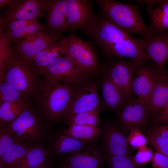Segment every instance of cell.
<instances>
[{
  "mask_svg": "<svg viewBox=\"0 0 168 168\" xmlns=\"http://www.w3.org/2000/svg\"><path fill=\"white\" fill-rule=\"evenodd\" d=\"M2 80L21 93L27 101L32 105L39 95L44 78L28 61L13 50L11 57L0 72V81Z\"/></svg>",
  "mask_w": 168,
  "mask_h": 168,
  "instance_id": "obj_1",
  "label": "cell"
},
{
  "mask_svg": "<svg viewBox=\"0 0 168 168\" xmlns=\"http://www.w3.org/2000/svg\"><path fill=\"white\" fill-rule=\"evenodd\" d=\"M94 1L102 15L126 33L139 35L142 38L153 34L143 19L139 5L112 0Z\"/></svg>",
  "mask_w": 168,
  "mask_h": 168,
  "instance_id": "obj_2",
  "label": "cell"
},
{
  "mask_svg": "<svg viewBox=\"0 0 168 168\" xmlns=\"http://www.w3.org/2000/svg\"><path fill=\"white\" fill-rule=\"evenodd\" d=\"M76 85L53 83L44 79L35 103L38 113L50 122L58 123L70 103Z\"/></svg>",
  "mask_w": 168,
  "mask_h": 168,
  "instance_id": "obj_3",
  "label": "cell"
},
{
  "mask_svg": "<svg viewBox=\"0 0 168 168\" xmlns=\"http://www.w3.org/2000/svg\"><path fill=\"white\" fill-rule=\"evenodd\" d=\"M60 41L65 54L71 59L80 70L92 75L100 71V63L95 47L74 34L62 37Z\"/></svg>",
  "mask_w": 168,
  "mask_h": 168,
  "instance_id": "obj_4",
  "label": "cell"
},
{
  "mask_svg": "<svg viewBox=\"0 0 168 168\" xmlns=\"http://www.w3.org/2000/svg\"><path fill=\"white\" fill-rule=\"evenodd\" d=\"M91 77L76 86L72 100L62 116L65 121L82 112L100 111L101 102L97 84Z\"/></svg>",
  "mask_w": 168,
  "mask_h": 168,
  "instance_id": "obj_5",
  "label": "cell"
},
{
  "mask_svg": "<svg viewBox=\"0 0 168 168\" xmlns=\"http://www.w3.org/2000/svg\"><path fill=\"white\" fill-rule=\"evenodd\" d=\"M85 35L101 52L120 40L132 38L107 19L99 11Z\"/></svg>",
  "mask_w": 168,
  "mask_h": 168,
  "instance_id": "obj_6",
  "label": "cell"
},
{
  "mask_svg": "<svg viewBox=\"0 0 168 168\" xmlns=\"http://www.w3.org/2000/svg\"><path fill=\"white\" fill-rule=\"evenodd\" d=\"M32 106L10 123L0 124L21 142H36L44 134V127L40 118Z\"/></svg>",
  "mask_w": 168,
  "mask_h": 168,
  "instance_id": "obj_7",
  "label": "cell"
},
{
  "mask_svg": "<svg viewBox=\"0 0 168 168\" xmlns=\"http://www.w3.org/2000/svg\"><path fill=\"white\" fill-rule=\"evenodd\" d=\"M44 80L54 83H68L77 85L93 76L79 70L72 60L64 55L42 69Z\"/></svg>",
  "mask_w": 168,
  "mask_h": 168,
  "instance_id": "obj_8",
  "label": "cell"
},
{
  "mask_svg": "<svg viewBox=\"0 0 168 168\" xmlns=\"http://www.w3.org/2000/svg\"><path fill=\"white\" fill-rule=\"evenodd\" d=\"M116 114L120 129L125 134L134 128L145 130L150 120L148 106L138 98L130 101L121 111Z\"/></svg>",
  "mask_w": 168,
  "mask_h": 168,
  "instance_id": "obj_9",
  "label": "cell"
},
{
  "mask_svg": "<svg viewBox=\"0 0 168 168\" xmlns=\"http://www.w3.org/2000/svg\"><path fill=\"white\" fill-rule=\"evenodd\" d=\"M67 20L65 31L84 33L96 19L91 0H67Z\"/></svg>",
  "mask_w": 168,
  "mask_h": 168,
  "instance_id": "obj_10",
  "label": "cell"
},
{
  "mask_svg": "<svg viewBox=\"0 0 168 168\" xmlns=\"http://www.w3.org/2000/svg\"><path fill=\"white\" fill-rule=\"evenodd\" d=\"M139 65L130 59L118 57L107 60L105 64L106 71L111 80L131 100L134 99L132 83Z\"/></svg>",
  "mask_w": 168,
  "mask_h": 168,
  "instance_id": "obj_11",
  "label": "cell"
},
{
  "mask_svg": "<svg viewBox=\"0 0 168 168\" xmlns=\"http://www.w3.org/2000/svg\"><path fill=\"white\" fill-rule=\"evenodd\" d=\"M100 139L91 141L80 149L69 154L61 162L67 168H103L104 162Z\"/></svg>",
  "mask_w": 168,
  "mask_h": 168,
  "instance_id": "obj_12",
  "label": "cell"
},
{
  "mask_svg": "<svg viewBox=\"0 0 168 168\" xmlns=\"http://www.w3.org/2000/svg\"><path fill=\"white\" fill-rule=\"evenodd\" d=\"M139 44L150 57L159 75L164 76L168 60V30L152 34L145 38H139Z\"/></svg>",
  "mask_w": 168,
  "mask_h": 168,
  "instance_id": "obj_13",
  "label": "cell"
},
{
  "mask_svg": "<svg viewBox=\"0 0 168 168\" xmlns=\"http://www.w3.org/2000/svg\"><path fill=\"white\" fill-rule=\"evenodd\" d=\"M100 71L99 85L102 94L101 107L115 113L119 112L131 100L111 80L105 64L102 65Z\"/></svg>",
  "mask_w": 168,
  "mask_h": 168,
  "instance_id": "obj_14",
  "label": "cell"
},
{
  "mask_svg": "<svg viewBox=\"0 0 168 168\" xmlns=\"http://www.w3.org/2000/svg\"><path fill=\"white\" fill-rule=\"evenodd\" d=\"M100 132V146L103 157L130 155V147L125 134L118 127L106 123L99 127Z\"/></svg>",
  "mask_w": 168,
  "mask_h": 168,
  "instance_id": "obj_15",
  "label": "cell"
},
{
  "mask_svg": "<svg viewBox=\"0 0 168 168\" xmlns=\"http://www.w3.org/2000/svg\"><path fill=\"white\" fill-rule=\"evenodd\" d=\"M44 1L15 0L8 6L0 23L5 26L10 22L19 20L38 19L45 16Z\"/></svg>",
  "mask_w": 168,
  "mask_h": 168,
  "instance_id": "obj_16",
  "label": "cell"
},
{
  "mask_svg": "<svg viewBox=\"0 0 168 168\" xmlns=\"http://www.w3.org/2000/svg\"><path fill=\"white\" fill-rule=\"evenodd\" d=\"M101 52L107 60L115 57L125 58L140 65L144 64L151 60L141 46L139 38L133 37L118 40Z\"/></svg>",
  "mask_w": 168,
  "mask_h": 168,
  "instance_id": "obj_17",
  "label": "cell"
},
{
  "mask_svg": "<svg viewBox=\"0 0 168 168\" xmlns=\"http://www.w3.org/2000/svg\"><path fill=\"white\" fill-rule=\"evenodd\" d=\"M61 35L48 33L46 31L15 40L12 49L28 61L38 53L58 41Z\"/></svg>",
  "mask_w": 168,
  "mask_h": 168,
  "instance_id": "obj_18",
  "label": "cell"
},
{
  "mask_svg": "<svg viewBox=\"0 0 168 168\" xmlns=\"http://www.w3.org/2000/svg\"><path fill=\"white\" fill-rule=\"evenodd\" d=\"M149 62L139 65L134 74L132 85L134 94L146 104L159 75L153 63Z\"/></svg>",
  "mask_w": 168,
  "mask_h": 168,
  "instance_id": "obj_19",
  "label": "cell"
},
{
  "mask_svg": "<svg viewBox=\"0 0 168 168\" xmlns=\"http://www.w3.org/2000/svg\"><path fill=\"white\" fill-rule=\"evenodd\" d=\"M49 33L61 35L65 31L67 20V0L44 1Z\"/></svg>",
  "mask_w": 168,
  "mask_h": 168,
  "instance_id": "obj_20",
  "label": "cell"
},
{
  "mask_svg": "<svg viewBox=\"0 0 168 168\" xmlns=\"http://www.w3.org/2000/svg\"><path fill=\"white\" fill-rule=\"evenodd\" d=\"M168 102V79L158 75L154 86L146 103L150 119L156 114Z\"/></svg>",
  "mask_w": 168,
  "mask_h": 168,
  "instance_id": "obj_21",
  "label": "cell"
},
{
  "mask_svg": "<svg viewBox=\"0 0 168 168\" xmlns=\"http://www.w3.org/2000/svg\"><path fill=\"white\" fill-rule=\"evenodd\" d=\"M150 23L148 26L153 34L168 30V0H162L156 7H147Z\"/></svg>",
  "mask_w": 168,
  "mask_h": 168,
  "instance_id": "obj_22",
  "label": "cell"
},
{
  "mask_svg": "<svg viewBox=\"0 0 168 168\" xmlns=\"http://www.w3.org/2000/svg\"><path fill=\"white\" fill-rule=\"evenodd\" d=\"M64 54V50L60 40L38 53L28 62L33 68L40 72L48 64Z\"/></svg>",
  "mask_w": 168,
  "mask_h": 168,
  "instance_id": "obj_23",
  "label": "cell"
},
{
  "mask_svg": "<svg viewBox=\"0 0 168 168\" xmlns=\"http://www.w3.org/2000/svg\"><path fill=\"white\" fill-rule=\"evenodd\" d=\"M31 147L24 142L14 144L0 157V168H16Z\"/></svg>",
  "mask_w": 168,
  "mask_h": 168,
  "instance_id": "obj_24",
  "label": "cell"
},
{
  "mask_svg": "<svg viewBox=\"0 0 168 168\" xmlns=\"http://www.w3.org/2000/svg\"><path fill=\"white\" fill-rule=\"evenodd\" d=\"M31 105L24 100L0 103V124L10 123Z\"/></svg>",
  "mask_w": 168,
  "mask_h": 168,
  "instance_id": "obj_25",
  "label": "cell"
},
{
  "mask_svg": "<svg viewBox=\"0 0 168 168\" xmlns=\"http://www.w3.org/2000/svg\"><path fill=\"white\" fill-rule=\"evenodd\" d=\"M91 142L82 141L63 134H58L55 141L54 151L58 155L70 154L80 149Z\"/></svg>",
  "mask_w": 168,
  "mask_h": 168,
  "instance_id": "obj_26",
  "label": "cell"
},
{
  "mask_svg": "<svg viewBox=\"0 0 168 168\" xmlns=\"http://www.w3.org/2000/svg\"><path fill=\"white\" fill-rule=\"evenodd\" d=\"M61 133L62 134L83 141H92L100 139V132L99 127L90 126H69L63 129Z\"/></svg>",
  "mask_w": 168,
  "mask_h": 168,
  "instance_id": "obj_27",
  "label": "cell"
},
{
  "mask_svg": "<svg viewBox=\"0 0 168 168\" xmlns=\"http://www.w3.org/2000/svg\"><path fill=\"white\" fill-rule=\"evenodd\" d=\"M48 154L41 146L32 147L16 168H34L48 158Z\"/></svg>",
  "mask_w": 168,
  "mask_h": 168,
  "instance_id": "obj_28",
  "label": "cell"
},
{
  "mask_svg": "<svg viewBox=\"0 0 168 168\" xmlns=\"http://www.w3.org/2000/svg\"><path fill=\"white\" fill-rule=\"evenodd\" d=\"M100 111H91L79 114L65 121L68 126L74 125H86L98 128L100 124Z\"/></svg>",
  "mask_w": 168,
  "mask_h": 168,
  "instance_id": "obj_29",
  "label": "cell"
},
{
  "mask_svg": "<svg viewBox=\"0 0 168 168\" xmlns=\"http://www.w3.org/2000/svg\"><path fill=\"white\" fill-rule=\"evenodd\" d=\"M108 168H146L137 164L130 155H114L103 157Z\"/></svg>",
  "mask_w": 168,
  "mask_h": 168,
  "instance_id": "obj_30",
  "label": "cell"
},
{
  "mask_svg": "<svg viewBox=\"0 0 168 168\" xmlns=\"http://www.w3.org/2000/svg\"><path fill=\"white\" fill-rule=\"evenodd\" d=\"M45 31L44 26L37 20L19 30L7 31L5 34L12 42Z\"/></svg>",
  "mask_w": 168,
  "mask_h": 168,
  "instance_id": "obj_31",
  "label": "cell"
},
{
  "mask_svg": "<svg viewBox=\"0 0 168 168\" xmlns=\"http://www.w3.org/2000/svg\"><path fill=\"white\" fill-rule=\"evenodd\" d=\"M0 103L21 100H24L28 103L21 93L14 89L4 80L0 81Z\"/></svg>",
  "mask_w": 168,
  "mask_h": 168,
  "instance_id": "obj_32",
  "label": "cell"
},
{
  "mask_svg": "<svg viewBox=\"0 0 168 168\" xmlns=\"http://www.w3.org/2000/svg\"><path fill=\"white\" fill-rule=\"evenodd\" d=\"M2 31L3 30L0 29V72L3 69L13 52L11 48V41L5 34H3Z\"/></svg>",
  "mask_w": 168,
  "mask_h": 168,
  "instance_id": "obj_33",
  "label": "cell"
},
{
  "mask_svg": "<svg viewBox=\"0 0 168 168\" xmlns=\"http://www.w3.org/2000/svg\"><path fill=\"white\" fill-rule=\"evenodd\" d=\"M148 142L156 151L168 157V141L162 137L148 130L144 131Z\"/></svg>",
  "mask_w": 168,
  "mask_h": 168,
  "instance_id": "obj_34",
  "label": "cell"
},
{
  "mask_svg": "<svg viewBox=\"0 0 168 168\" xmlns=\"http://www.w3.org/2000/svg\"><path fill=\"white\" fill-rule=\"evenodd\" d=\"M19 142L16 137L0 125V157L12 145Z\"/></svg>",
  "mask_w": 168,
  "mask_h": 168,
  "instance_id": "obj_35",
  "label": "cell"
},
{
  "mask_svg": "<svg viewBox=\"0 0 168 168\" xmlns=\"http://www.w3.org/2000/svg\"><path fill=\"white\" fill-rule=\"evenodd\" d=\"M127 140L129 146L135 149L147 146L148 142L146 136L138 128H134L129 133Z\"/></svg>",
  "mask_w": 168,
  "mask_h": 168,
  "instance_id": "obj_36",
  "label": "cell"
},
{
  "mask_svg": "<svg viewBox=\"0 0 168 168\" xmlns=\"http://www.w3.org/2000/svg\"><path fill=\"white\" fill-rule=\"evenodd\" d=\"M138 149L137 152L133 157L134 161L137 164L144 165L152 161L154 153L150 147L146 146Z\"/></svg>",
  "mask_w": 168,
  "mask_h": 168,
  "instance_id": "obj_37",
  "label": "cell"
},
{
  "mask_svg": "<svg viewBox=\"0 0 168 168\" xmlns=\"http://www.w3.org/2000/svg\"><path fill=\"white\" fill-rule=\"evenodd\" d=\"M152 168H168V157L157 151L152 161Z\"/></svg>",
  "mask_w": 168,
  "mask_h": 168,
  "instance_id": "obj_38",
  "label": "cell"
},
{
  "mask_svg": "<svg viewBox=\"0 0 168 168\" xmlns=\"http://www.w3.org/2000/svg\"><path fill=\"white\" fill-rule=\"evenodd\" d=\"M152 124H168V102L156 114L150 119Z\"/></svg>",
  "mask_w": 168,
  "mask_h": 168,
  "instance_id": "obj_39",
  "label": "cell"
},
{
  "mask_svg": "<svg viewBox=\"0 0 168 168\" xmlns=\"http://www.w3.org/2000/svg\"><path fill=\"white\" fill-rule=\"evenodd\" d=\"M162 0H137L136 2L140 4H144L147 7H154L157 4H158L162 2Z\"/></svg>",
  "mask_w": 168,
  "mask_h": 168,
  "instance_id": "obj_40",
  "label": "cell"
},
{
  "mask_svg": "<svg viewBox=\"0 0 168 168\" xmlns=\"http://www.w3.org/2000/svg\"><path fill=\"white\" fill-rule=\"evenodd\" d=\"M34 168H53L51 160L47 158L38 166Z\"/></svg>",
  "mask_w": 168,
  "mask_h": 168,
  "instance_id": "obj_41",
  "label": "cell"
},
{
  "mask_svg": "<svg viewBox=\"0 0 168 168\" xmlns=\"http://www.w3.org/2000/svg\"><path fill=\"white\" fill-rule=\"evenodd\" d=\"M15 0H0V8H2L5 6H9Z\"/></svg>",
  "mask_w": 168,
  "mask_h": 168,
  "instance_id": "obj_42",
  "label": "cell"
},
{
  "mask_svg": "<svg viewBox=\"0 0 168 168\" xmlns=\"http://www.w3.org/2000/svg\"><path fill=\"white\" fill-rule=\"evenodd\" d=\"M166 64L168 65V60L166 62ZM164 76L168 79V71H166Z\"/></svg>",
  "mask_w": 168,
  "mask_h": 168,
  "instance_id": "obj_43",
  "label": "cell"
},
{
  "mask_svg": "<svg viewBox=\"0 0 168 168\" xmlns=\"http://www.w3.org/2000/svg\"><path fill=\"white\" fill-rule=\"evenodd\" d=\"M59 168H67L64 166L60 164V166Z\"/></svg>",
  "mask_w": 168,
  "mask_h": 168,
  "instance_id": "obj_44",
  "label": "cell"
}]
</instances>
